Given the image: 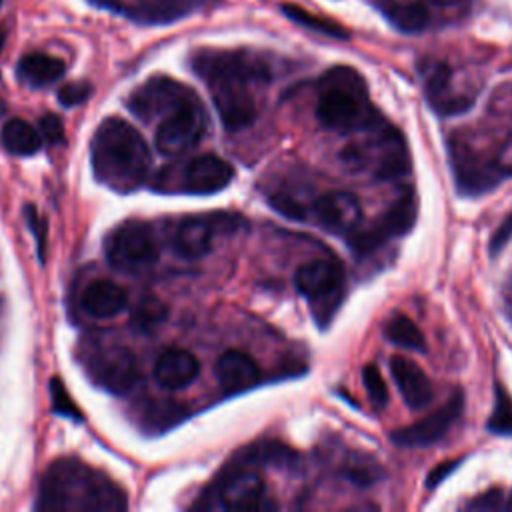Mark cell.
Segmentation results:
<instances>
[{"mask_svg":"<svg viewBox=\"0 0 512 512\" xmlns=\"http://www.w3.org/2000/svg\"><path fill=\"white\" fill-rule=\"evenodd\" d=\"M96 180L114 192L128 194L144 184L150 172V150L142 134L122 118L100 122L90 144Z\"/></svg>","mask_w":512,"mask_h":512,"instance_id":"obj_1","label":"cell"},{"mask_svg":"<svg viewBox=\"0 0 512 512\" xmlns=\"http://www.w3.org/2000/svg\"><path fill=\"white\" fill-rule=\"evenodd\" d=\"M42 510H120L124 492L104 474L78 460H56L40 484Z\"/></svg>","mask_w":512,"mask_h":512,"instance_id":"obj_2","label":"cell"},{"mask_svg":"<svg viewBox=\"0 0 512 512\" xmlns=\"http://www.w3.org/2000/svg\"><path fill=\"white\" fill-rule=\"evenodd\" d=\"M316 118L318 122L336 132L376 130L386 120L374 108L368 96L364 78L350 66L330 68L318 84Z\"/></svg>","mask_w":512,"mask_h":512,"instance_id":"obj_3","label":"cell"},{"mask_svg":"<svg viewBox=\"0 0 512 512\" xmlns=\"http://www.w3.org/2000/svg\"><path fill=\"white\" fill-rule=\"evenodd\" d=\"M342 162L354 170H370L376 178H398L410 170V156L404 136L390 124L376 130V136L342 150Z\"/></svg>","mask_w":512,"mask_h":512,"instance_id":"obj_4","label":"cell"},{"mask_svg":"<svg viewBox=\"0 0 512 512\" xmlns=\"http://www.w3.org/2000/svg\"><path fill=\"white\" fill-rule=\"evenodd\" d=\"M192 70L210 86L216 82H268L272 78L270 64L250 50H214L194 52Z\"/></svg>","mask_w":512,"mask_h":512,"instance_id":"obj_5","label":"cell"},{"mask_svg":"<svg viewBox=\"0 0 512 512\" xmlns=\"http://www.w3.org/2000/svg\"><path fill=\"white\" fill-rule=\"evenodd\" d=\"M294 284L300 294L312 302L318 324L330 322L344 294L342 264L332 258H316L296 270Z\"/></svg>","mask_w":512,"mask_h":512,"instance_id":"obj_6","label":"cell"},{"mask_svg":"<svg viewBox=\"0 0 512 512\" xmlns=\"http://www.w3.org/2000/svg\"><path fill=\"white\" fill-rule=\"evenodd\" d=\"M104 254L112 268L128 274H140L152 268L158 260L154 232L146 222L128 220L106 236Z\"/></svg>","mask_w":512,"mask_h":512,"instance_id":"obj_7","label":"cell"},{"mask_svg":"<svg viewBox=\"0 0 512 512\" xmlns=\"http://www.w3.org/2000/svg\"><path fill=\"white\" fill-rule=\"evenodd\" d=\"M418 216V200L412 188H406L388 210L378 216L372 226L356 228L348 234V246L356 256H366L380 248L386 240L394 236H404L412 230Z\"/></svg>","mask_w":512,"mask_h":512,"instance_id":"obj_8","label":"cell"},{"mask_svg":"<svg viewBox=\"0 0 512 512\" xmlns=\"http://www.w3.org/2000/svg\"><path fill=\"white\" fill-rule=\"evenodd\" d=\"M208 116L198 98L182 104L158 122L154 144L164 156H180L192 150L206 134Z\"/></svg>","mask_w":512,"mask_h":512,"instance_id":"obj_9","label":"cell"},{"mask_svg":"<svg viewBox=\"0 0 512 512\" xmlns=\"http://www.w3.org/2000/svg\"><path fill=\"white\" fill-rule=\"evenodd\" d=\"M194 98L198 96L190 86L168 76H152L130 94L128 108L144 122H160L164 116Z\"/></svg>","mask_w":512,"mask_h":512,"instance_id":"obj_10","label":"cell"},{"mask_svg":"<svg viewBox=\"0 0 512 512\" xmlns=\"http://www.w3.org/2000/svg\"><path fill=\"white\" fill-rule=\"evenodd\" d=\"M88 376L112 394L128 392L140 378L136 358L122 346H94L86 358Z\"/></svg>","mask_w":512,"mask_h":512,"instance_id":"obj_11","label":"cell"},{"mask_svg":"<svg viewBox=\"0 0 512 512\" xmlns=\"http://www.w3.org/2000/svg\"><path fill=\"white\" fill-rule=\"evenodd\" d=\"M240 224H244V222L236 214L188 216L178 224V228L174 232L172 248L182 258H188V260L202 258L204 254L210 252L212 242L218 234L232 232Z\"/></svg>","mask_w":512,"mask_h":512,"instance_id":"obj_12","label":"cell"},{"mask_svg":"<svg viewBox=\"0 0 512 512\" xmlns=\"http://www.w3.org/2000/svg\"><path fill=\"white\" fill-rule=\"evenodd\" d=\"M462 410H464V392L454 390L452 396L440 408H436L432 414L412 422L410 426L394 430L392 440H394V444L404 446V448L430 446V444L438 442L454 426V422L460 418Z\"/></svg>","mask_w":512,"mask_h":512,"instance_id":"obj_13","label":"cell"},{"mask_svg":"<svg viewBox=\"0 0 512 512\" xmlns=\"http://www.w3.org/2000/svg\"><path fill=\"white\" fill-rule=\"evenodd\" d=\"M418 68L424 78L426 98L438 114L452 116L472 106V94H460L452 88V70L448 64L440 60H422Z\"/></svg>","mask_w":512,"mask_h":512,"instance_id":"obj_14","label":"cell"},{"mask_svg":"<svg viewBox=\"0 0 512 512\" xmlns=\"http://www.w3.org/2000/svg\"><path fill=\"white\" fill-rule=\"evenodd\" d=\"M234 178L232 166L216 154H200L188 160L178 178V190L186 194H214Z\"/></svg>","mask_w":512,"mask_h":512,"instance_id":"obj_15","label":"cell"},{"mask_svg":"<svg viewBox=\"0 0 512 512\" xmlns=\"http://www.w3.org/2000/svg\"><path fill=\"white\" fill-rule=\"evenodd\" d=\"M250 84L244 82H216L210 84L212 102L226 130L236 132L250 126L256 118V102Z\"/></svg>","mask_w":512,"mask_h":512,"instance_id":"obj_16","label":"cell"},{"mask_svg":"<svg viewBox=\"0 0 512 512\" xmlns=\"http://www.w3.org/2000/svg\"><path fill=\"white\" fill-rule=\"evenodd\" d=\"M316 224L332 234H350L358 228L362 218V206L358 198L344 190H332L316 198L312 206Z\"/></svg>","mask_w":512,"mask_h":512,"instance_id":"obj_17","label":"cell"},{"mask_svg":"<svg viewBox=\"0 0 512 512\" xmlns=\"http://www.w3.org/2000/svg\"><path fill=\"white\" fill-rule=\"evenodd\" d=\"M218 504L226 510L264 508V480L256 472L236 470L218 486Z\"/></svg>","mask_w":512,"mask_h":512,"instance_id":"obj_18","label":"cell"},{"mask_svg":"<svg viewBox=\"0 0 512 512\" xmlns=\"http://www.w3.org/2000/svg\"><path fill=\"white\" fill-rule=\"evenodd\" d=\"M216 380L226 394L244 392L260 382V366L242 350H226L214 366Z\"/></svg>","mask_w":512,"mask_h":512,"instance_id":"obj_19","label":"cell"},{"mask_svg":"<svg viewBox=\"0 0 512 512\" xmlns=\"http://www.w3.org/2000/svg\"><path fill=\"white\" fill-rule=\"evenodd\" d=\"M390 372L408 408L418 410L432 400V382L416 362L406 356L394 354L390 358Z\"/></svg>","mask_w":512,"mask_h":512,"instance_id":"obj_20","label":"cell"},{"mask_svg":"<svg viewBox=\"0 0 512 512\" xmlns=\"http://www.w3.org/2000/svg\"><path fill=\"white\" fill-rule=\"evenodd\" d=\"M200 372L198 358L184 348L164 350L154 364V380L168 390H180L196 380Z\"/></svg>","mask_w":512,"mask_h":512,"instance_id":"obj_21","label":"cell"},{"mask_svg":"<svg viewBox=\"0 0 512 512\" xmlns=\"http://www.w3.org/2000/svg\"><path fill=\"white\" fill-rule=\"evenodd\" d=\"M128 306L126 290L106 278L94 280L82 292V308L94 318H112Z\"/></svg>","mask_w":512,"mask_h":512,"instance_id":"obj_22","label":"cell"},{"mask_svg":"<svg viewBox=\"0 0 512 512\" xmlns=\"http://www.w3.org/2000/svg\"><path fill=\"white\" fill-rule=\"evenodd\" d=\"M16 72L24 84L38 88V86H46L60 80L66 72V64L56 56L32 52L20 58Z\"/></svg>","mask_w":512,"mask_h":512,"instance_id":"obj_23","label":"cell"},{"mask_svg":"<svg viewBox=\"0 0 512 512\" xmlns=\"http://www.w3.org/2000/svg\"><path fill=\"white\" fill-rule=\"evenodd\" d=\"M2 144L10 154L30 156L36 154L42 146L38 130L22 118H12L2 128Z\"/></svg>","mask_w":512,"mask_h":512,"instance_id":"obj_24","label":"cell"},{"mask_svg":"<svg viewBox=\"0 0 512 512\" xmlns=\"http://www.w3.org/2000/svg\"><path fill=\"white\" fill-rule=\"evenodd\" d=\"M384 14L394 28L406 34L420 32L428 26L430 14L420 2H392L384 6Z\"/></svg>","mask_w":512,"mask_h":512,"instance_id":"obj_25","label":"cell"},{"mask_svg":"<svg viewBox=\"0 0 512 512\" xmlns=\"http://www.w3.org/2000/svg\"><path fill=\"white\" fill-rule=\"evenodd\" d=\"M384 336L400 348H406V350H412V352H424L426 350V340H424L422 330L406 314L392 316L384 324Z\"/></svg>","mask_w":512,"mask_h":512,"instance_id":"obj_26","label":"cell"},{"mask_svg":"<svg viewBox=\"0 0 512 512\" xmlns=\"http://www.w3.org/2000/svg\"><path fill=\"white\" fill-rule=\"evenodd\" d=\"M282 12L296 24L308 28V30H314V32H320L324 36H332V38H348V30L342 28L338 22H332V20H326V18H320L316 14H310L308 10L296 6V4H282Z\"/></svg>","mask_w":512,"mask_h":512,"instance_id":"obj_27","label":"cell"},{"mask_svg":"<svg viewBox=\"0 0 512 512\" xmlns=\"http://www.w3.org/2000/svg\"><path fill=\"white\" fill-rule=\"evenodd\" d=\"M486 428L502 436L512 434V396L500 382L494 384V408L486 422Z\"/></svg>","mask_w":512,"mask_h":512,"instance_id":"obj_28","label":"cell"},{"mask_svg":"<svg viewBox=\"0 0 512 512\" xmlns=\"http://www.w3.org/2000/svg\"><path fill=\"white\" fill-rule=\"evenodd\" d=\"M344 476L352 484H356L360 488H366V486H372L374 482H378L382 478V468L368 454H352L350 460L344 466Z\"/></svg>","mask_w":512,"mask_h":512,"instance_id":"obj_29","label":"cell"},{"mask_svg":"<svg viewBox=\"0 0 512 512\" xmlns=\"http://www.w3.org/2000/svg\"><path fill=\"white\" fill-rule=\"evenodd\" d=\"M362 384L376 410H382L388 406V386L376 364H366L362 368Z\"/></svg>","mask_w":512,"mask_h":512,"instance_id":"obj_30","label":"cell"},{"mask_svg":"<svg viewBox=\"0 0 512 512\" xmlns=\"http://www.w3.org/2000/svg\"><path fill=\"white\" fill-rule=\"evenodd\" d=\"M166 316V308L154 300V298H144L140 300L138 308L134 310V322L140 326V328H152L154 324L162 322V318Z\"/></svg>","mask_w":512,"mask_h":512,"instance_id":"obj_31","label":"cell"},{"mask_svg":"<svg viewBox=\"0 0 512 512\" xmlns=\"http://www.w3.org/2000/svg\"><path fill=\"white\" fill-rule=\"evenodd\" d=\"M92 92V86L88 82H70V84H64L60 90H58V100L62 106H76L80 102H84Z\"/></svg>","mask_w":512,"mask_h":512,"instance_id":"obj_32","label":"cell"},{"mask_svg":"<svg viewBox=\"0 0 512 512\" xmlns=\"http://www.w3.org/2000/svg\"><path fill=\"white\" fill-rule=\"evenodd\" d=\"M270 204L274 206L276 212L284 214L286 218H292V220H304L306 218V208L294 200L292 196L288 194H276L270 198Z\"/></svg>","mask_w":512,"mask_h":512,"instance_id":"obj_33","label":"cell"},{"mask_svg":"<svg viewBox=\"0 0 512 512\" xmlns=\"http://www.w3.org/2000/svg\"><path fill=\"white\" fill-rule=\"evenodd\" d=\"M506 502H504V492L500 488H492V490H486L482 492L480 496H476L474 500H470L466 504L468 510H500L504 508Z\"/></svg>","mask_w":512,"mask_h":512,"instance_id":"obj_34","label":"cell"},{"mask_svg":"<svg viewBox=\"0 0 512 512\" xmlns=\"http://www.w3.org/2000/svg\"><path fill=\"white\" fill-rule=\"evenodd\" d=\"M50 390H52V404H54V410H56L58 414H66V416H70V418H78V416H80L78 410L74 408L72 400L68 398V394H66V390H64V386H62L60 380L54 378L52 384H50Z\"/></svg>","mask_w":512,"mask_h":512,"instance_id":"obj_35","label":"cell"},{"mask_svg":"<svg viewBox=\"0 0 512 512\" xmlns=\"http://www.w3.org/2000/svg\"><path fill=\"white\" fill-rule=\"evenodd\" d=\"M40 134L50 142V144H60L64 140V124L60 116L56 114H44L40 118Z\"/></svg>","mask_w":512,"mask_h":512,"instance_id":"obj_36","label":"cell"},{"mask_svg":"<svg viewBox=\"0 0 512 512\" xmlns=\"http://www.w3.org/2000/svg\"><path fill=\"white\" fill-rule=\"evenodd\" d=\"M512 240V212L500 222V226L494 230L490 244H488V252L490 256H496L508 242Z\"/></svg>","mask_w":512,"mask_h":512,"instance_id":"obj_37","label":"cell"},{"mask_svg":"<svg viewBox=\"0 0 512 512\" xmlns=\"http://www.w3.org/2000/svg\"><path fill=\"white\" fill-rule=\"evenodd\" d=\"M24 216H26V222H28L30 230H32V232H34V236H36L40 260H44V244H46V226H44V222L40 220V214H38V212L34 210V206H26V210H24Z\"/></svg>","mask_w":512,"mask_h":512,"instance_id":"obj_38","label":"cell"},{"mask_svg":"<svg viewBox=\"0 0 512 512\" xmlns=\"http://www.w3.org/2000/svg\"><path fill=\"white\" fill-rule=\"evenodd\" d=\"M460 464V458H454V460H444L440 462L436 468H432L426 476V486L428 488H436L440 482H444Z\"/></svg>","mask_w":512,"mask_h":512,"instance_id":"obj_39","label":"cell"},{"mask_svg":"<svg viewBox=\"0 0 512 512\" xmlns=\"http://www.w3.org/2000/svg\"><path fill=\"white\" fill-rule=\"evenodd\" d=\"M194 2H198V0H154L152 8L162 10V20H166V18L170 20V18H176L178 14H182Z\"/></svg>","mask_w":512,"mask_h":512,"instance_id":"obj_40","label":"cell"},{"mask_svg":"<svg viewBox=\"0 0 512 512\" xmlns=\"http://www.w3.org/2000/svg\"><path fill=\"white\" fill-rule=\"evenodd\" d=\"M494 168H496V172L500 176H510L512 174V140L506 142L500 148V152H498V156L494 160Z\"/></svg>","mask_w":512,"mask_h":512,"instance_id":"obj_41","label":"cell"},{"mask_svg":"<svg viewBox=\"0 0 512 512\" xmlns=\"http://www.w3.org/2000/svg\"><path fill=\"white\" fill-rule=\"evenodd\" d=\"M504 296H506V300L512 304V276H510V280L506 282V288H504Z\"/></svg>","mask_w":512,"mask_h":512,"instance_id":"obj_42","label":"cell"},{"mask_svg":"<svg viewBox=\"0 0 512 512\" xmlns=\"http://www.w3.org/2000/svg\"><path fill=\"white\" fill-rule=\"evenodd\" d=\"M428 2H432V4H436V6H450V4H454L456 0H428Z\"/></svg>","mask_w":512,"mask_h":512,"instance_id":"obj_43","label":"cell"},{"mask_svg":"<svg viewBox=\"0 0 512 512\" xmlns=\"http://www.w3.org/2000/svg\"><path fill=\"white\" fill-rule=\"evenodd\" d=\"M2 46H4V32L0 30V52H2Z\"/></svg>","mask_w":512,"mask_h":512,"instance_id":"obj_44","label":"cell"},{"mask_svg":"<svg viewBox=\"0 0 512 512\" xmlns=\"http://www.w3.org/2000/svg\"><path fill=\"white\" fill-rule=\"evenodd\" d=\"M0 4H2V0H0Z\"/></svg>","mask_w":512,"mask_h":512,"instance_id":"obj_45","label":"cell"},{"mask_svg":"<svg viewBox=\"0 0 512 512\" xmlns=\"http://www.w3.org/2000/svg\"><path fill=\"white\" fill-rule=\"evenodd\" d=\"M510 504H512V502H510Z\"/></svg>","mask_w":512,"mask_h":512,"instance_id":"obj_46","label":"cell"}]
</instances>
